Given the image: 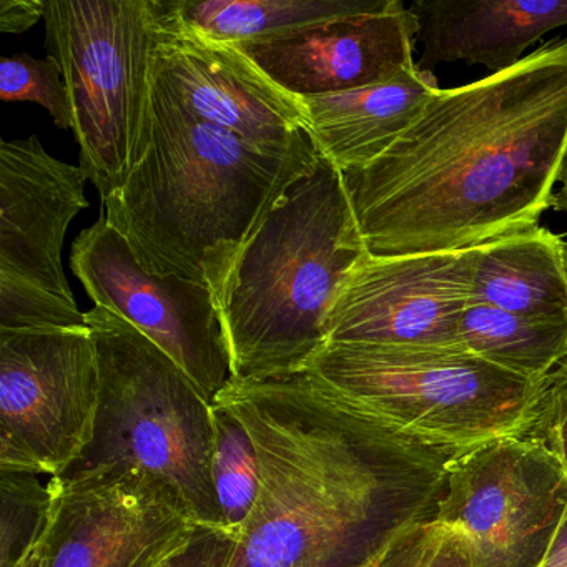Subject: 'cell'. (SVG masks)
<instances>
[{"instance_id": "cell-5", "label": "cell", "mask_w": 567, "mask_h": 567, "mask_svg": "<svg viewBox=\"0 0 567 567\" xmlns=\"http://www.w3.org/2000/svg\"><path fill=\"white\" fill-rule=\"evenodd\" d=\"M308 368L381 440L444 470L494 441L543 433L566 377V364L533 383L463 348L367 343H327Z\"/></svg>"}, {"instance_id": "cell-14", "label": "cell", "mask_w": 567, "mask_h": 567, "mask_svg": "<svg viewBox=\"0 0 567 567\" xmlns=\"http://www.w3.org/2000/svg\"><path fill=\"white\" fill-rule=\"evenodd\" d=\"M87 174L45 151L38 135L0 144V290L75 303L62 267L69 225L89 207Z\"/></svg>"}, {"instance_id": "cell-1", "label": "cell", "mask_w": 567, "mask_h": 567, "mask_svg": "<svg viewBox=\"0 0 567 567\" xmlns=\"http://www.w3.org/2000/svg\"><path fill=\"white\" fill-rule=\"evenodd\" d=\"M567 152V38L434 95L373 164L341 172L371 255L453 254L539 227Z\"/></svg>"}, {"instance_id": "cell-9", "label": "cell", "mask_w": 567, "mask_h": 567, "mask_svg": "<svg viewBox=\"0 0 567 567\" xmlns=\"http://www.w3.org/2000/svg\"><path fill=\"white\" fill-rule=\"evenodd\" d=\"M567 507V476L544 433L504 437L447 464L433 517L474 567H536Z\"/></svg>"}, {"instance_id": "cell-22", "label": "cell", "mask_w": 567, "mask_h": 567, "mask_svg": "<svg viewBox=\"0 0 567 567\" xmlns=\"http://www.w3.org/2000/svg\"><path fill=\"white\" fill-rule=\"evenodd\" d=\"M54 480L0 470V567H14L48 530L54 504Z\"/></svg>"}, {"instance_id": "cell-25", "label": "cell", "mask_w": 567, "mask_h": 567, "mask_svg": "<svg viewBox=\"0 0 567 567\" xmlns=\"http://www.w3.org/2000/svg\"><path fill=\"white\" fill-rule=\"evenodd\" d=\"M240 539L220 529H200L164 567H235Z\"/></svg>"}, {"instance_id": "cell-19", "label": "cell", "mask_w": 567, "mask_h": 567, "mask_svg": "<svg viewBox=\"0 0 567 567\" xmlns=\"http://www.w3.org/2000/svg\"><path fill=\"white\" fill-rule=\"evenodd\" d=\"M393 0H174L194 31L231 45L264 44L313 25L386 11Z\"/></svg>"}, {"instance_id": "cell-10", "label": "cell", "mask_w": 567, "mask_h": 567, "mask_svg": "<svg viewBox=\"0 0 567 567\" xmlns=\"http://www.w3.org/2000/svg\"><path fill=\"white\" fill-rule=\"evenodd\" d=\"M71 268L95 307L154 341L214 403L231 380V368L210 287L148 271L104 215L75 238Z\"/></svg>"}, {"instance_id": "cell-30", "label": "cell", "mask_w": 567, "mask_h": 567, "mask_svg": "<svg viewBox=\"0 0 567 567\" xmlns=\"http://www.w3.org/2000/svg\"><path fill=\"white\" fill-rule=\"evenodd\" d=\"M563 255H564V265H566V274H567V241H564Z\"/></svg>"}, {"instance_id": "cell-11", "label": "cell", "mask_w": 567, "mask_h": 567, "mask_svg": "<svg viewBox=\"0 0 567 567\" xmlns=\"http://www.w3.org/2000/svg\"><path fill=\"white\" fill-rule=\"evenodd\" d=\"M152 82L198 122L274 152L313 144L303 101L275 84L240 48L185 24L174 0H158Z\"/></svg>"}, {"instance_id": "cell-4", "label": "cell", "mask_w": 567, "mask_h": 567, "mask_svg": "<svg viewBox=\"0 0 567 567\" xmlns=\"http://www.w3.org/2000/svg\"><path fill=\"white\" fill-rule=\"evenodd\" d=\"M368 254L340 168L321 154L238 250L215 293L234 380L307 370L330 315Z\"/></svg>"}, {"instance_id": "cell-16", "label": "cell", "mask_w": 567, "mask_h": 567, "mask_svg": "<svg viewBox=\"0 0 567 567\" xmlns=\"http://www.w3.org/2000/svg\"><path fill=\"white\" fill-rule=\"evenodd\" d=\"M416 68L466 62L501 74L519 64L526 49L567 25V0H414Z\"/></svg>"}, {"instance_id": "cell-12", "label": "cell", "mask_w": 567, "mask_h": 567, "mask_svg": "<svg viewBox=\"0 0 567 567\" xmlns=\"http://www.w3.org/2000/svg\"><path fill=\"white\" fill-rule=\"evenodd\" d=\"M39 567H164L202 529L137 471L52 477Z\"/></svg>"}, {"instance_id": "cell-28", "label": "cell", "mask_w": 567, "mask_h": 567, "mask_svg": "<svg viewBox=\"0 0 567 567\" xmlns=\"http://www.w3.org/2000/svg\"><path fill=\"white\" fill-rule=\"evenodd\" d=\"M536 567H567V507L546 553Z\"/></svg>"}, {"instance_id": "cell-18", "label": "cell", "mask_w": 567, "mask_h": 567, "mask_svg": "<svg viewBox=\"0 0 567 567\" xmlns=\"http://www.w3.org/2000/svg\"><path fill=\"white\" fill-rule=\"evenodd\" d=\"M564 240L543 227L467 250L473 298L509 313L567 320Z\"/></svg>"}, {"instance_id": "cell-20", "label": "cell", "mask_w": 567, "mask_h": 567, "mask_svg": "<svg viewBox=\"0 0 567 567\" xmlns=\"http://www.w3.org/2000/svg\"><path fill=\"white\" fill-rule=\"evenodd\" d=\"M461 344L474 357L540 383L567 363V320H544L470 303L461 320Z\"/></svg>"}, {"instance_id": "cell-29", "label": "cell", "mask_w": 567, "mask_h": 567, "mask_svg": "<svg viewBox=\"0 0 567 567\" xmlns=\"http://www.w3.org/2000/svg\"><path fill=\"white\" fill-rule=\"evenodd\" d=\"M559 185V190L554 195V208L567 214V152L566 157H564L563 167H560Z\"/></svg>"}, {"instance_id": "cell-3", "label": "cell", "mask_w": 567, "mask_h": 567, "mask_svg": "<svg viewBox=\"0 0 567 567\" xmlns=\"http://www.w3.org/2000/svg\"><path fill=\"white\" fill-rule=\"evenodd\" d=\"M320 157L317 142L264 151L190 117L154 85L147 151L102 215L148 271L215 295L261 218Z\"/></svg>"}, {"instance_id": "cell-13", "label": "cell", "mask_w": 567, "mask_h": 567, "mask_svg": "<svg viewBox=\"0 0 567 567\" xmlns=\"http://www.w3.org/2000/svg\"><path fill=\"white\" fill-rule=\"evenodd\" d=\"M471 298L467 250L391 257L368 251L331 310L328 343L463 348L461 320Z\"/></svg>"}, {"instance_id": "cell-2", "label": "cell", "mask_w": 567, "mask_h": 567, "mask_svg": "<svg viewBox=\"0 0 567 567\" xmlns=\"http://www.w3.org/2000/svg\"><path fill=\"white\" fill-rule=\"evenodd\" d=\"M260 461L235 567H364L434 511L444 467L381 440L317 371L234 380L215 396Z\"/></svg>"}, {"instance_id": "cell-15", "label": "cell", "mask_w": 567, "mask_h": 567, "mask_svg": "<svg viewBox=\"0 0 567 567\" xmlns=\"http://www.w3.org/2000/svg\"><path fill=\"white\" fill-rule=\"evenodd\" d=\"M416 32L410 9L393 0L377 14L337 19L240 49L288 94L320 97L378 84L413 69Z\"/></svg>"}, {"instance_id": "cell-17", "label": "cell", "mask_w": 567, "mask_h": 567, "mask_svg": "<svg viewBox=\"0 0 567 567\" xmlns=\"http://www.w3.org/2000/svg\"><path fill=\"white\" fill-rule=\"evenodd\" d=\"M440 91L433 72L414 65L378 84L301 101L321 154L348 172L380 158Z\"/></svg>"}, {"instance_id": "cell-26", "label": "cell", "mask_w": 567, "mask_h": 567, "mask_svg": "<svg viewBox=\"0 0 567 567\" xmlns=\"http://www.w3.org/2000/svg\"><path fill=\"white\" fill-rule=\"evenodd\" d=\"M44 0H2L0 2V31L21 34L45 18Z\"/></svg>"}, {"instance_id": "cell-24", "label": "cell", "mask_w": 567, "mask_h": 567, "mask_svg": "<svg viewBox=\"0 0 567 567\" xmlns=\"http://www.w3.org/2000/svg\"><path fill=\"white\" fill-rule=\"evenodd\" d=\"M364 567H474L457 530L433 516L401 529Z\"/></svg>"}, {"instance_id": "cell-27", "label": "cell", "mask_w": 567, "mask_h": 567, "mask_svg": "<svg viewBox=\"0 0 567 567\" xmlns=\"http://www.w3.org/2000/svg\"><path fill=\"white\" fill-rule=\"evenodd\" d=\"M543 433L546 434L547 440L556 450L567 476V373L559 391H557L553 411H550L549 420H547Z\"/></svg>"}, {"instance_id": "cell-8", "label": "cell", "mask_w": 567, "mask_h": 567, "mask_svg": "<svg viewBox=\"0 0 567 567\" xmlns=\"http://www.w3.org/2000/svg\"><path fill=\"white\" fill-rule=\"evenodd\" d=\"M99 401L91 328H0V470L68 476L94 441Z\"/></svg>"}, {"instance_id": "cell-6", "label": "cell", "mask_w": 567, "mask_h": 567, "mask_svg": "<svg viewBox=\"0 0 567 567\" xmlns=\"http://www.w3.org/2000/svg\"><path fill=\"white\" fill-rule=\"evenodd\" d=\"M101 373L94 441L68 476L137 471L164 487L202 529H221L215 496L214 411L194 381L127 320L85 313Z\"/></svg>"}, {"instance_id": "cell-7", "label": "cell", "mask_w": 567, "mask_h": 567, "mask_svg": "<svg viewBox=\"0 0 567 567\" xmlns=\"http://www.w3.org/2000/svg\"><path fill=\"white\" fill-rule=\"evenodd\" d=\"M44 19L71 95L82 171L107 200L151 141L158 0H48Z\"/></svg>"}, {"instance_id": "cell-23", "label": "cell", "mask_w": 567, "mask_h": 567, "mask_svg": "<svg viewBox=\"0 0 567 567\" xmlns=\"http://www.w3.org/2000/svg\"><path fill=\"white\" fill-rule=\"evenodd\" d=\"M0 99L2 102H34L51 114L59 128H74L71 95L65 85L61 62L54 55L34 59L24 52L12 58H2Z\"/></svg>"}, {"instance_id": "cell-21", "label": "cell", "mask_w": 567, "mask_h": 567, "mask_svg": "<svg viewBox=\"0 0 567 567\" xmlns=\"http://www.w3.org/2000/svg\"><path fill=\"white\" fill-rule=\"evenodd\" d=\"M212 411L215 433L212 477L221 529L241 539L260 491V461L241 421L218 404H212Z\"/></svg>"}]
</instances>
